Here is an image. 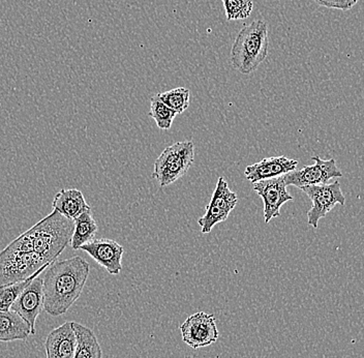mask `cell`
Instances as JSON below:
<instances>
[{
    "label": "cell",
    "mask_w": 364,
    "mask_h": 358,
    "mask_svg": "<svg viewBox=\"0 0 364 358\" xmlns=\"http://www.w3.org/2000/svg\"><path fill=\"white\" fill-rule=\"evenodd\" d=\"M90 271V263L79 256L50 264L43 277L45 312L53 317L67 313L81 296Z\"/></svg>",
    "instance_id": "6da1fadb"
},
{
    "label": "cell",
    "mask_w": 364,
    "mask_h": 358,
    "mask_svg": "<svg viewBox=\"0 0 364 358\" xmlns=\"http://www.w3.org/2000/svg\"><path fill=\"white\" fill-rule=\"evenodd\" d=\"M74 229V221L53 209L26 232L31 236L33 252L40 255L46 263L51 264L70 245Z\"/></svg>",
    "instance_id": "7a4b0ae2"
},
{
    "label": "cell",
    "mask_w": 364,
    "mask_h": 358,
    "mask_svg": "<svg viewBox=\"0 0 364 358\" xmlns=\"http://www.w3.org/2000/svg\"><path fill=\"white\" fill-rule=\"evenodd\" d=\"M269 38L268 25L256 19L239 31L231 49L232 65L243 75L254 73L267 58Z\"/></svg>",
    "instance_id": "3957f363"
},
{
    "label": "cell",
    "mask_w": 364,
    "mask_h": 358,
    "mask_svg": "<svg viewBox=\"0 0 364 358\" xmlns=\"http://www.w3.org/2000/svg\"><path fill=\"white\" fill-rule=\"evenodd\" d=\"M48 264L36 253L23 250L14 239L0 252V287L29 279Z\"/></svg>",
    "instance_id": "277c9868"
},
{
    "label": "cell",
    "mask_w": 364,
    "mask_h": 358,
    "mask_svg": "<svg viewBox=\"0 0 364 358\" xmlns=\"http://www.w3.org/2000/svg\"><path fill=\"white\" fill-rule=\"evenodd\" d=\"M195 159V144L193 141H183L165 148L154 162L152 179L161 188L170 186L181 179L192 167Z\"/></svg>",
    "instance_id": "5b68a950"
},
{
    "label": "cell",
    "mask_w": 364,
    "mask_h": 358,
    "mask_svg": "<svg viewBox=\"0 0 364 358\" xmlns=\"http://www.w3.org/2000/svg\"><path fill=\"white\" fill-rule=\"evenodd\" d=\"M237 203V194L231 191L224 177H220L204 216L198 220L202 233H210L215 225L227 221Z\"/></svg>",
    "instance_id": "8992f818"
},
{
    "label": "cell",
    "mask_w": 364,
    "mask_h": 358,
    "mask_svg": "<svg viewBox=\"0 0 364 358\" xmlns=\"http://www.w3.org/2000/svg\"><path fill=\"white\" fill-rule=\"evenodd\" d=\"M300 190L304 191L311 199V209L307 211V220L309 225L315 229H318L321 219L325 218L336 204L345 205L346 203L338 180L332 184L304 186Z\"/></svg>",
    "instance_id": "52a82bcc"
},
{
    "label": "cell",
    "mask_w": 364,
    "mask_h": 358,
    "mask_svg": "<svg viewBox=\"0 0 364 358\" xmlns=\"http://www.w3.org/2000/svg\"><path fill=\"white\" fill-rule=\"evenodd\" d=\"M315 164L294 170L284 175L286 186H294L302 189L304 186L328 184L330 179L343 177L341 169L336 166L334 159H322L320 157H311Z\"/></svg>",
    "instance_id": "ba28073f"
},
{
    "label": "cell",
    "mask_w": 364,
    "mask_h": 358,
    "mask_svg": "<svg viewBox=\"0 0 364 358\" xmlns=\"http://www.w3.org/2000/svg\"><path fill=\"white\" fill-rule=\"evenodd\" d=\"M182 341L193 349L213 345L220 337L215 315L197 312L181 325Z\"/></svg>",
    "instance_id": "9c48e42d"
},
{
    "label": "cell",
    "mask_w": 364,
    "mask_h": 358,
    "mask_svg": "<svg viewBox=\"0 0 364 358\" xmlns=\"http://www.w3.org/2000/svg\"><path fill=\"white\" fill-rule=\"evenodd\" d=\"M252 189L263 200L264 221L266 224L270 223L272 219L279 218L281 216V207L284 203L294 199L287 190L284 177L255 182Z\"/></svg>",
    "instance_id": "30bf717a"
},
{
    "label": "cell",
    "mask_w": 364,
    "mask_h": 358,
    "mask_svg": "<svg viewBox=\"0 0 364 358\" xmlns=\"http://www.w3.org/2000/svg\"><path fill=\"white\" fill-rule=\"evenodd\" d=\"M80 250L84 251L97 264L102 266L110 275H119L122 270V257L124 254V246L115 241L109 238H95Z\"/></svg>",
    "instance_id": "8fae6325"
},
{
    "label": "cell",
    "mask_w": 364,
    "mask_h": 358,
    "mask_svg": "<svg viewBox=\"0 0 364 358\" xmlns=\"http://www.w3.org/2000/svg\"><path fill=\"white\" fill-rule=\"evenodd\" d=\"M31 325V332L36 335V322L38 315L44 310V293H43V278H34L31 284L23 290L19 298L11 307Z\"/></svg>",
    "instance_id": "7c38bea8"
},
{
    "label": "cell",
    "mask_w": 364,
    "mask_h": 358,
    "mask_svg": "<svg viewBox=\"0 0 364 358\" xmlns=\"http://www.w3.org/2000/svg\"><path fill=\"white\" fill-rule=\"evenodd\" d=\"M297 166L298 161L287 157H266L258 163L247 166L245 175L249 181L255 184L261 180L284 177L287 173L296 170Z\"/></svg>",
    "instance_id": "4fadbf2b"
},
{
    "label": "cell",
    "mask_w": 364,
    "mask_h": 358,
    "mask_svg": "<svg viewBox=\"0 0 364 358\" xmlns=\"http://www.w3.org/2000/svg\"><path fill=\"white\" fill-rule=\"evenodd\" d=\"M77 347L74 322H65L52 330L45 342L47 358H74Z\"/></svg>",
    "instance_id": "5bb4252c"
},
{
    "label": "cell",
    "mask_w": 364,
    "mask_h": 358,
    "mask_svg": "<svg viewBox=\"0 0 364 358\" xmlns=\"http://www.w3.org/2000/svg\"><path fill=\"white\" fill-rule=\"evenodd\" d=\"M54 211L74 221L82 214L91 209L81 191L77 189H63L56 194L52 202Z\"/></svg>",
    "instance_id": "9a60e30c"
},
{
    "label": "cell",
    "mask_w": 364,
    "mask_h": 358,
    "mask_svg": "<svg viewBox=\"0 0 364 358\" xmlns=\"http://www.w3.org/2000/svg\"><path fill=\"white\" fill-rule=\"evenodd\" d=\"M31 335V325L19 314L0 312V342L24 341Z\"/></svg>",
    "instance_id": "2e32d148"
},
{
    "label": "cell",
    "mask_w": 364,
    "mask_h": 358,
    "mask_svg": "<svg viewBox=\"0 0 364 358\" xmlns=\"http://www.w3.org/2000/svg\"><path fill=\"white\" fill-rule=\"evenodd\" d=\"M77 347L74 358H102V351L97 337L90 328L74 322Z\"/></svg>",
    "instance_id": "e0dca14e"
},
{
    "label": "cell",
    "mask_w": 364,
    "mask_h": 358,
    "mask_svg": "<svg viewBox=\"0 0 364 358\" xmlns=\"http://www.w3.org/2000/svg\"><path fill=\"white\" fill-rule=\"evenodd\" d=\"M74 223L75 229L70 241V246L73 250H80L82 246L95 239L99 227L93 219L91 209H88L78 218L75 219Z\"/></svg>",
    "instance_id": "ac0fdd59"
},
{
    "label": "cell",
    "mask_w": 364,
    "mask_h": 358,
    "mask_svg": "<svg viewBox=\"0 0 364 358\" xmlns=\"http://www.w3.org/2000/svg\"><path fill=\"white\" fill-rule=\"evenodd\" d=\"M49 265L50 264H48V265H45L44 268H41L36 275L29 278V279L0 287V312L10 311L13 303L19 298L23 290L31 284V280H33L34 278L38 277V275H40Z\"/></svg>",
    "instance_id": "d6986e66"
},
{
    "label": "cell",
    "mask_w": 364,
    "mask_h": 358,
    "mask_svg": "<svg viewBox=\"0 0 364 358\" xmlns=\"http://www.w3.org/2000/svg\"><path fill=\"white\" fill-rule=\"evenodd\" d=\"M150 102L151 105H150V111L148 113L149 117L154 120L159 130H170L177 113L170 109L167 105L164 104L159 99L158 95L152 97Z\"/></svg>",
    "instance_id": "ffe728a7"
},
{
    "label": "cell",
    "mask_w": 364,
    "mask_h": 358,
    "mask_svg": "<svg viewBox=\"0 0 364 358\" xmlns=\"http://www.w3.org/2000/svg\"><path fill=\"white\" fill-rule=\"evenodd\" d=\"M190 90L186 88H173V90L158 93L159 99L177 114H182L190 106Z\"/></svg>",
    "instance_id": "44dd1931"
},
{
    "label": "cell",
    "mask_w": 364,
    "mask_h": 358,
    "mask_svg": "<svg viewBox=\"0 0 364 358\" xmlns=\"http://www.w3.org/2000/svg\"><path fill=\"white\" fill-rule=\"evenodd\" d=\"M228 21L245 20L250 17L254 9L252 0H222Z\"/></svg>",
    "instance_id": "7402d4cb"
},
{
    "label": "cell",
    "mask_w": 364,
    "mask_h": 358,
    "mask_svg": "<svg viewBox=\"0 0 364 358\" xmlns=\"http://www.w3.org/2000/svg\"><path fill=\"white\" fill-rule=\"evenodd\" d=\"M316 4L324 8L333 10L349 11L357 4L355 0H314Z\"/></svg>",
    "instance_id": "603a6c76"
},
{
    "label": "cell",
    "mask_w": 364,
    "mask_h": 358,
    "mask_svg": "<svg viewBox=\"0 0 364 358\" xmlns=\"http://www.w3.org/2000/svg\"><path fill=\"white\" fill-rule=\"evenodd\" d=\"M186 358H198V357H186Z\"/></svg>",
    "instance_id": "cb8c5ba5"
},
{
    "label": "cell",
    "mask_w": 364,
    "mask_h": 358,
    "mask_svg": "<svg viewBox=\"0 0 364 358\" xmlns=\"http://www.w3.org/2000/svg\"><path fill=\"white\" fill-rule=\"evenodd\" d=\"M355 1L358 2V1H359V0H355Z\"/></svg>",
    "instance_id": "d4e9b609"
}]
</instances>
